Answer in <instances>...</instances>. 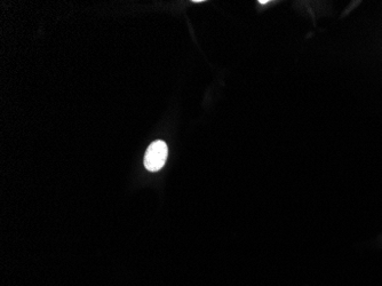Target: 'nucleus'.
I'll return each mask as SVG.
<instances>
[{
  "mask_svg": "<svg viewBox=\"0 0 382 286\" xmlns=\"http://www.w3.org/2000/svg\"><path fill=\"white\" fill-rule=\"evenodd\" d=\"M168 149L164 141H154L148 148L145 156V166L148 171L156 172L163 168L167 159Z\"/></svg>",
  "mask_w": 382,
  "mask_h": 286,
  "instance_id": "f257e3e1",
  "label": "nucleus"
},
{
  "mask_svg": "<svg viewBox=\"0 0 382 286\" xmlns=\"http://www.w3.org/2000/svg\"><path fill=\"white\" fill-rule=\"evenodd\" d=\"M260 4H261V5H264V4H267L268 2H267V0H260V2H259Z\"/></svg>",
  "mask_w": 382,
  "mask_h": 286,
  "instance_id": "f03ea898",
  "label": "nucleus"
}]
</instances>
